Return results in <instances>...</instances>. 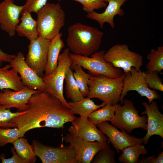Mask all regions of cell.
Masks as SVG:
<instances>
[{"instance_id": "obj_1", "label": "cell", "mask_w": 163, "mask_h": 163, "mask_svg": "<svg viewBox=\"0 0 163 163\" xmlns=\"http://www.w3.org/2000/svg\"><path fill=\"white\" fill-rule=\"evenodd\" d=\"M28 105L25 113L10 121L19 129L21 137L35 128H62L65 124L72 123L76 117L59 99L46 91L33 94Z\"/></svg>"}, {"instance_id": "obj_2", "label": "cell", "mask_w": 163, "mask_h": 163, "mask_svg": "<svg viewBox=\"0 0 163 163\" xmlns=\"http://www.w3.org/2000/svg\"><path fill=\"white\" fill-rule=\"evenodd\" d=\"M104 34L97 27L76 23L68 28L66 43L73 53L89 56L98 50Z\"/></svg>"}, {"instance_id": "obj_3", "label": "cell", "mask_w": 163, "mask_h": 163, "mask_svg": "<svg viewBox=\"0 0 163 163\" xmlns=\"http://www.w3.org/2000/svg\"><path fill=\"white\" fill-rule=\"evenodd\" d=\"M89 74L88 83L89 92L87 97L98 98L111 105L118 104L126 74L123 72L121 76L114 78L102 75Z\"/></svg>"}, {"instance_id": "obj_4", "label": "cell", "mask_w": 163, "mask_h": 163, "mask_svg": "<svg viewBox=\"0 0 163 163\" xmlns=\"http://www.w3.org/2000/svg\"><path fill=\"white\" fill-rule=\"evenodd\" d=\"M38 36L50 40L60 33L66 14L59 3H47L37 13Z\"/></svg>"}, {"instance_id": "obj_5", "label": "cell", "mask_w": 163, "mask_h": 163, "mask_svg": "<svg viewBox=\"0 0 163 163\" xmlns=\"http://www.w3.org/2000/svg\"><path fill=\"white\" fill-rule=\"evenodd\" d=\"M123 105L115 104V114L110 120L111 124L121 130L131 133L136 129L147 130V117L140 116L132 101L124 99Z\"/></svg>"}, {"instance_id": "obj_6", "label": "cell", "mask_w": 163, "mask_h": 163, "mask_svg": "<svg viewBox=\"0 0 163 163\" xmlns=\"http://www.w3.org/2000/svg\"><path fill=\"white\" fill-rule=\"evenodd\" d=\"M70 50L65 49L59 54L58 64L56 69L51 73L42 77L45 84L46 91L59 99L68 108L71 109L63 95V84L66 73L71 68L72 61L69 55Z\"/></svg>"}, {"instance_id": "obj_7", "label": "cell", "mask_w": 163, "mask_h": 163, "mask_svg": "<svg viewBox=\"0 0 163 163\" xmlns=\"http://www.w3.org/2000/svg\"><path fill=\"white\" fill-rule=\"evenodd\" d=\"M105 52L104 50L96 52L90 57L69 53L72 62L70 68L78 65L88 70L90 74L102 75L113 78L120 77L123 73L122 70L105 61L104 58Z\"/></svg>"}, {"instance_id": "obj_8", "label": "cell", "mask_w": 163, "mask_h": 163, "mask_svg": "<svg viewBox=\"0 0 163 163\" xmlns=\"http://www.w3.org/2000/svg\"><path fill=\"white\" fill-rule=\"evenodd\" d=\"M104 58L114 67L123 69L125 73L130 71L133 67L139 70L143 65V56L130 50L126 44L113 45L105 52Z\"/></svg>"}, {"instance_id": "obj_9", "label": "cell", "mask_w": 163, "mask_h": 163, "mask_svg": "<svg viewBox=\"0 0 163 163\" xmlns=\"http://www.w3.org/2000/svg\"><path fill=\"white\" fill-rule=\"evenodd\" d=\"M31 145L43 163H77L75 152L70 145L55 147L34 140Z\"/></svg>"}, {"instance_id": "obj_10", "label": "cell", "mask_w": 163, "mask_h": 163, "mask_svg": "<svg viewBox=\"0 0 163 163\" xmlns=\"http://www.w3.org/2000/svg\"><path fill=\"white\" fill-rule=\"evenodd\" d=\"M123 79V85L120 97L121 104H123L124 97L131 91H137L141 97H145L150 103L154 99H159L161 96L155 90H151L149 87L145 80L144 72L138 70L134 67L126 73Z\"/></svg>"}, {"instance_id": "obj_11", "label": "cell", "mask_w": 163, "mask_h": 163, "mask_svg": "<svg viewBox=\"0 0 163 163\" xmlns=\"http://www.w3.org/2000/svg\"><path fill=\"white\" fill-rule=\"evenodd\" d=\"M50 40L38 36L30 41L25 61L40 77L44 75L48 49Z\"/></svg>"}, {"instance_id": "obj_12", "label": "cell", "mask_w": 163, "mask_h": 163, "mask_svg": "<svg viewBox=\"0 0 163 163\" xmlns=\"http://www.w3.org/2000/svg\"><path fill=\"white\" fill-rule=\"evenodd\" d=\"M74 149L77 163H91L95 155L103 149L107 142H88L74 135L67 133L63 138Z\"/></svg>"}, {"instance_id": "obj_13", "label": "cell", "mask_w": 163, "mask_h": 163, "mask_svg": "<svg viewBox=\"0 0 163 163\" xmlns=\"http://www.w3.org/2000/svg\"><path fill=\"white\" fill-rule=\"evenodd\" d=\"M11 68L20 74L23 85L30 89L45 91L46 88L42 78L39 76L27 65L24 55L19 52L9 63Z\"/></svg>"}, {"instance_id": "obj_14", "label": "cell", "mask_w": 163, "mask_h": 163, "mask_svg": "<svg viewBox=\"0 0 163 163\" xmlns=\"http://www.w3.org/2000/svg\"><path fill=\"white\" fill-rule=\"evenodd\" d=\"M99 129L108 138L107 140L110 142L117 152L126 147L143 143L142 138H138L128 134L125 130L119 131L116 127L107 121L96 125Z\"/></svg>"}, {"instance_id": "obj_15", "label": "cell", "mask_w": 163, "mask_h": 163, "mask_svg": "<svg viewBox=\"0 0 163 163\" xmlns=\"http://www.w3.org/2000/svg\"><path fill=\"white\" fill-rule=\"evenodd\" d=\"M68 128L69 133L88 142H107V138L87 118L76 117Z\"/></svg>"}, {"instance_id": "obj_16", "label": "cell", "mask_w": 163, "mask_h": 163, "mask_svg": "<svg viewBox=\"0 0 163 163\" xmlns=\"http://www.w3.org/2000/svg\"><path fill=\"white\" fill-rule=\"evenodd\" d=\"M23 7L14 4L13 1L4 0L0 3V27L10 37L15 34Z\"/></svg>"}, {"instance_id": "obj_17", "label": "cell", "mask_w": 163, "mask_h": 163, "mask_svg": "<svg viewBox=\"0 0 163 163\" xmlns=\"http://www.w3.org/2000/svg\"><path fill=\"white\" fill-rule=\"evenodd\" d=\"M0 92V104L5 108H16L18 111L27 110L28 103L32 95L40 91L30 89L26 87L18 91L9 89H3Z\"/></svg>"}, {"instance_id": "obj_18", "label": "cell", "mask_w": 163, "mask_h": 163, "mask_svg": "<svg viewBox=\"0 0 163 163\" xmlns=\"http://www.w3.org/2000/svg\"><path fill=\"white\" fill-rule=\"evenodd\" d=\"M142 104L145 110L141 114H146L147 117V132L142 138L143 143L146 144L150 137L154 135L163 138V114L160 111L155 101L153 100L150 103L143 102Z\"/></svg>"}, {"instance_id": "obj_19", "label": "cell", "mask_w": 163, "mask_h": 163, "mask_svg": "<svg viewBox=\"0 0 163 163\" xmlns=\"http://www.w3.org/2000/svg\"><path fill=\"white\" fill-rule=\"evenodd\" d=\"M103 0L108 3L105 11L101 13H98L94 11L87 14L86 17L96 21L101 28H103L105 23L109 24L112 28H114V17L116 15L122 16L124 15V11L121 7L128 0Z\"/></svg>"}, {"instance_id": "obj_20", "label": "cell", "mask_w": 163, "mask_h": 163, "mask_svg": "<svg viewBox=\"0 0 163 163\" xmlns=\"http://www.w3.org/2000/svg\"><path fill=\"white\" fill-rule=\"evenodd\" d=\"M10 68V64L7 65L0 70V90L9 89L16 91H20L25 87L21 78L14 68L9 70Z\"/></svg>"}, {"instance_id": "obj_21", "label": "cell", "mask_w": 163, "mask_h": 163, "mask_svg": "<svg viewBox=\"0 0 163 163\" xmlns=\"http://www.w3.org/2000/svg\"><path fill=\"white\" fill-rule=\"evenodd\" d=\"M62 34L60 33L50 40L49 45L44 75L52 73L56 69L58 64L59 53L65 46L61 39Z\"/></svg>"}, {"instance_id": "obj_22", "label": "cell", "mask_w": 163, "mask_h": 163, "mask_svg": "<svg viewBox=\"0 0 163 163\" xmlns=\"http://www.w3.org/2000/svg\"><path fill=\"white\" fill-rule=\"evenodd\" d=\"M31 13L27 11L21 13V22L17 26L16 30L18 35L25 37L30 41L38 36L37 21L33 18Z\"/></svg>"}, {"instance_id": "obj_23", "label": "cell", "mask_w": 163, "mask_h": 163, "mask_svg": "<svg viewBox=\"0 0 163 163\" xmlns=\"http://www.w3.org/2000/svg\"><path fill=\"white\" fill-rule=\"evenodd\" d=\"M71 107L70 110L74 114L79 115L80 117L88 118L90 114L106 104L103 102L101 104L96 105L88 97L77 101L68 102Z\"/></svg>"}, {"instance_id": "obj_24", "label": "cell", "mask_w": 163, "mask_h": 163, "mask_svg": "<svg viewBox=\"0 0 163 163\" xmlns=\"http://www.w3.org/2000/svg\"><path fill=\"white\" fill-rule=\"evenodd\" d=\"M118 160L122 163H138L139 156L145 155L148 152L145 146L137 144L123 148Z\"/></svg>"}, {"instance_id": "obj_25", "label": "cell", "mask_w": 163, "mask_h": 163, "mask_svg": "<svg viewBox=\"0 0 163 163\" xmlns=\"http://www.w3.org/2000/svg\"><path fill=\"white\" fill-rule=\"evenodd\" d=\"M12 144L17 153L27 163H34L36 160V156L33 148L29 143L27 140L23 137H20Z\"/></svg>"}, {"instance_id": "obj_26", "label": "cell", "mask_w": 163, "mask_h": 163, "mask_svg": "<svg viewBox=\"0 0 163 163\" xmlns=\"http://www.w3.org/2000/svg\"><path fill=\"white\" fill-rule=\"evenodd\" d=\"M149 62L146 66L147 71L152 72L156 71L162 74L163 69V46L158 47L157 50L151 49L150 53L147 55Z\"/></svg>"}, {"instance_id": "obj_27", "label": "cell", "mask_w": 163, "mask_h": 163, "mask_svg": "<svg viewBox=\"0 0 163 163\" xmlns=\"http://www.w3.org/2000/svg\"><path fill=\"white\" fill-rule=\"evenodd\" d=\"M65 81L66 95L68 98L72 101L75 102L85 97L78 88L71 68L68 69L66 73Z\"/></svg>"}, {"instance_id": "obj_28", "label": "cell", "mask_w": 163, "mask_h": 163, "mask_svg": "<svg viewBox=\"0 0 163 163\" xmlns=\"http://www.w3.org/2000/svg\"><path fill=\"white\" fill-rule=\"evenodd\" d=\"M115 105H106L101 109L91 113L88 117V120L96 125L98 123L106 121H110L115 114Z\"/></svg>"}, {"instance_id": "obj_29", "label": "cell", "mask_w": 163, "mask_h": 163, "mask_svg": "<svg viewBox=\"0 0 163 163\" xmlns=\"http://www.w3.org/2000/svg\"><path fill=\"white\" fill-rule=\"evenodd\" d=\"M71 69L74 70L73 75L80 91L84 97H87L89 92L88 83L90 74L86 73L79 65H75Z\"/></svg>"}, {"instance_id": "obj_30", "label": "cell", "mask_w": 163, "mask_h": 163, "mask_svg": "<svg viewBox=\"0 0 163 163\" xmlns=\"http://www.w3.org/2000/svg\"><path fill=\"white\" fill-rule=\"evenodd\" d=\"M115 152L110 147L109 143L98 152L95 155L91 162L92 163H116Z\"/></svg>"}, {"instance_id": "obj_31", "label": "cell", "mask_w": 163, "mask_h": 163, "mask_svg": "<svg viewBox=\"0 0 163 163\" xmlns=\"http://www.w3.org/2000/svg\"><path fill=\"white\" fill-rule=\"evenodd\" d=\"M21 137L20 131L17 127L5 129L0 127V146H3L8 143H12Z\"/></svg>"}, {"instance_id": "obj_32", "label": "cell", "mask_w": 163, "mask_h": 163, "mask_svg": "<svg viewBox=\"0 0 163 163\" xmlns=\"http://www.w3.org/2000/svg\"><path fill=\"white\" fill-rule=\"evenodd\" d=\"M25 111L12 112L10 108L5 109L0 104V127L2 128L17 127L10 122L14 117L25 113Z\"/></svg>"}, {"instance_id": "obj_33", "label": "cell", "mask_w": 163, "mask_h": 163, "mask_svg": "<svg viewBox=\"0 0 163 163\" xmlns=\"http://www.w3.org/2000/svg\"><path fill=\"white\" fill-rule=\"evenodd\" d=\"M145 81L149 88L155 90L163 91V84L162 79L158 75L156 71L149 72L147 71L144 72Z\"/></svg>"}, {"instance_id": "obj_34", "label": "cell", "mask_w": 163, "mask_h": 163, "mask_svg": "<svg viewBox=\"0 0 163 163\" xmlns=\"http://www.w3.org/2000/svg\"><path fill=\"white\" fill-rule=\"evenodd\" d=\"M78 2L83 6V9L87 14H90L95 10L105 8L107 3L103 0H72Z\"/></svg>"}, {"instance_id": "obj_35", "label": "cell", "mask_w": 163, "mask_h": 163, "mask_svg": "<svg viewBox=\"0 0 163 163\" xmlns=\"http://www.w3.org/2000/svg\"><path fill=\"white\" fill-rule=\"evenodd\" d=\"M48 0H27L21 12L25 11L37 13L46 3ZM62 0H58L61 1Z\"/></svg>"}, {"instance_id": "obj_36", "label": "cell", "mask_w": 163, "mask_h": 163, "mask_svg": "<svg viewBox=\"0 0 163 163\" xmlns=\"http://www.w3.org/2000/svg\"><path fill=\"white\" fill-rule=\"evenodd\" d=\"M11 151L13 154L12 156L8 158H5L4 155H0V159L2 163H27V162L20 157L15 151L14 148L12 147Z\"/></svg>"}, {"instance_id": "obj_37", "label": "cell", "mask_w": 163, "mask_h": 163, "mask_svg": "<svg viewBox=\"0 0 163 163\" xmlns=\"http://www.w3.org/2000/svg\"><path fill=\"white\" fill-rule=\"evenodd\" d=\"M139 163H163V152L159 153L156 158V155L148 156L146 157H142L139 159Z\"/></svg>"}, {"instance_id": "obj_38", "label": "cell", "mask_w": 163, "mask_h": 163, "mask_svg": "<svg viewBox=\"0 0 163 163\" xmlns=\"http://www.w3.org/2000/svg\"><path fill=\"white\" fill-rule=\"evenodd\" d=\"M16 55H11L7 54L0 49V68L3 62L10 63L11 59L14 58Z\"/></svg>"}, {"instance_id": "obj_39", "label": "cell", "mask_w": 163, "mask_h": 163, "mask_svg": "<svg viewBox=\"0 0 163 163\" xmlns=\"http://www.w3.org/2000/svg\"><path fill=\"white\" fill-rule=\"evenodd\" d=\"M5 1H13L14 0H4Z\"/></svg>"}, {"instance_id": "obj_40", "label": "cell", "mask_w": 163, "mask_h": 163, "mask_svg": "<svg viewBox=\"0 0 163 163\" xmlns=\"http://www.w3.org/2000/svg\"><path fill=\"white\" fill-rule=\"evenodd\" d=\"M1 68H0V69H1Z\"/></svg>"}]
</instances>
